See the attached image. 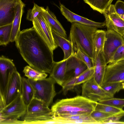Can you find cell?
Masks as SVG:
<instances>
[{
	"mask_svg": "<svg viewBox=\"0 0 124 124\" xmlns=\"http://www.w3.org/2000/svg\"><path fill=\"white\" fill-rule=\"evenodd\" d=\"M34 4L33 8L28 10L26 17L28 20L32 22L35 17L45 9L43 7L39 6L35 3Z\"/></svg>",
	"mask_w": 124,
	"mask_h": 124,
	"instance_id": "obj_34",
	"label": "cell"
},
{
	"mask_svg": "<svg viewBox=\"0 0 124 124\" xmlns=\"http://www.w3.org/2000/svg\"><path fill=\"white\" fill-rule=\"evenodd\" d=\"M124 116V113L113 115L106 118L101 124H112L114 122L119 121L120 119Z\"/></svg>",
	"mask_w": 124,
	"mask_h": 124,
	"instance_id": "obj_39",
	"label": "cell"
},
{
	"mask_svg": "<svg viewBox=\"0 0 124 124\" xmlns=\"http://www.w3.org/2000/svg\"><path fill=\"white\" fill-rule=\"evenodd\" d=\"M23 71L28 78L35 81L45 78L48 75L46 73L39 71L28 66L24 67Z\"/></svg>",
	"mask_w": 124,
	"mask_h": 124,
	"instance_id": "obj_27",
	"label": "cell"
},
{
	"mask_svg": "<svg viewBox=\"0 0 124 124\" xmlns=\"http://www.w3.org/2000/svg\"><path fill=\"white\" fill-rule=\"evenodd\" d=\"M123 37L124 39V36Z\"/></svg>",
	"mask_w": 124,
	"mask_h": 124,
	"instance_id": "obj_42",
	"label": "cell"
},
{
	"mask_svg": "<svg viewBox=\"0 0 124 124\" xmlns=\"http://www.w3.org/2000/svg\"><path fill=\"white\" fill-rule=\"evenodd\" d=\"M16 70L12 61L3 55L0 57V96L2 97L9 79Z\"/></svg>",
	"mask_w": 124,
	"mask_h": 124,
	"instance_id": "obj_12",
	"label": "cell"
},
{
	"mask_svg": "<svg viewBox=\"0 0 124 124\" xmlns=\"http://www.w3.org/2000/svg\"><path fill=\"white\" fill-rule=\"evenodd\" d=\"M113 0H84L94 10L102 14L108 8Z\"/></svg>",
	"mask_w": 124,
	"mask_h": 124,
	"instance_id": "obj_25",
	"label": "cell"
},
{
	"mask_svg": "<svg viewBox=\"0 0 124 124\" xmlns=\"http://www.w3.org/2000/svg\"><path fill=\"white\" fill-rule=\"evenodd\" d=\"M17 0H0V27L13 23Z\"/></svg>",
	"mask_w": 124,
	"mask_h": 124,
	"instance_id": "obj_13",
	"label": "cell"
},
{
	"mask_svg": "<svg viewBox=\"0 0 124 124\" xmlns=\"http://www.w3.org/2000/svg\"><path fill=\"white\" fill-rule=\"evenodd\" d=\"M15 41L21 56L30 66L40 72L51 73L54 62L53 51L34 26L20 31Z\"/></svg>",
	"mask_w": 124,
	"mask_h": 124,
	"instance_id": "obj_1",
	"label": "cell"
},
{
	"mask_svg": "<svg viewBox=\"0 0 124 124\" xmlns=\"http://www.w3.org/2000/svg\"><path fill=\"white\" fill-rule=\"evenodd\" d=\"M34 94L33 88L28 79L22 77L21 95L27 106L34 97Z\"/></svg>",
	"mask_w": 124,
	"mask_h": 124,
	"instance_id": "obj_24",
	"label": "cell"
},
{
	"mask_svg": "<svg viewBox=\"0 0 124 124\" xmlns=\"http://www.w3.org/2000/svg\"><path fill=\"white\" fill-rule=\"evenodd\" d=\"M76 77L70 76L67 79L62 86L64 94L66 95L68 91L73 89L75 86V83Z\"/></svg>",
	"mask_w": 124,
	"mask_h": 124,
	"instance_id": "obj_35",
	"label": "cell"
},
{
	"mask_svg": "<svg viewBox=\"0 0 124 124\" xmlns=\"http://www.w3.org/2000/svg\"><path fill=\"white\" fill-rule=\"evenodd\" d=\"M93 67L88 68L78 76L76 77L75 86L83 84L89 80L93 77Z\"/></svg>",
	"mask_w": 124,
	"mask_h": 124,
	"instance_id": "obj_30",
	"label": "cell"
},
{
	"mask_svg": "<svg viewBox=\"0 0 124 124\" xmlns=\"http://www.w3.org/2000/svg\"><path fill=\"white\" fill-rule=\"evenodd\" d=\"M51 113V109L45 102L35 97L27 106L26 113L27 114Z\"/></svg>",
	"mask_w": 124,
	"mask_h": 124,
	"instance_id": "obj_23",
	"label": "cell"
},
{
	"mask_svg": "<svg viewBox=\"0 0 124 124\" xmlns=\"http://www.w3.org/2000/svg\"><path fill=\"white\" fill-rule=\"evenodd\" d=\"M12 23L0 27V45L6 46L10 42Z\"/></svg>",
	"mask_w": 124,
	"mask_h": 124,
	"instance_id": "obj_28",
	"label": "cell"
},
{
	"mask_svg": "<svg viewBox=\"0 0 124 124\" xmlns=\"http://www.w3.org/2000/svg\"><path fill=\"white\" fill-rule=\"evenodd\" d=\"M60 9L62 15L68 21L71 23L77 22L86 25L95 27L98 28H103L106 26L105 22H95L77 15L70 11L62 4H60Z\"/></svg>",
	"mask_w": 124,
	"mask_h": 124,
	"instance_id": "obj_14",
	"label": "cell"
},
{
	"mask_svg": "<svg viewBox=\"0 0 124 124\" xmlns=\"http://www.w3.org/2000/svg\"><path fill=\"white\" fill-rule=\"evenodd\" d=\"M107 29L117 32L123 37L124 36V20L116 12L114 5L111 4L103 13Z\"/></svg>",
	"mask_w": 124,
	"mask_h": 124,
	"instance_id": "obj_10",
	"label": "cell"
},
{
	"mask_svg": "<svg viewBox=\"0 0 124 124\" xmlns=\"http://www.w3.org/2000/svg\"><path fill=\"white\" fill-rule=\"evenodd\" d=\"M124 82V60L107 65L102 84Z\"/></svg>",
	"mask_w": 124,
	"mask_h": 124,
	"instance_id": "obj_11",
	"label": "cell"
},
{
	"mask_svg": "<svg viewBox=\"0 0 124 124\" xmlns=\"http://www.w3.org/2000/svg\"><path fill=\"white\" fill-rule=\"evenodd\" d=\"M104 55L103 50L100 51L93 63V78L100 86L103 84L107 65Z\"/></svg>",
	"mask_w": 124,
	"mask_h": 124,
	"instance_id": "obj_15",
	"label": "cell"
},
{
	"mask_svg": "<svg viewBox=\"0 0 124 124\" xmlns=\"http://www.w3.org/2000/svg\"><path fill=\"white\" fill-rule=\"evenodd\" d=\"M122 82H117L102 84L101 86L103 89L113 95L123 89Z\"/></svg>",
	"mask_w": 124,
	"mask_h": 124,
	"instance_id": "obj_32",
	"label": "cell"
},
{
	"mask_svg": "<svg viewBox=\"0 0 124 124\" xmlns=\"http://www.w3.org/2000/svg\"><path fill=\"white\" fill-rule=\"evenodd\" d=\"M124 60V44L120 46L114 53L111 62L109 64L116 63Z\"/></svg>",
	"mask_w": 124,
	"mask_h": 124,
	"instance_id": "obj_37",
	"label": "cell"
},
{
	"mask_svg": "<svg viewBox=\"0 0 124 124\" xmlns=\"http://www.w3.org/2000/svg\"><path fill=\"white\" fill-rule=\"evenodd\" d=\"M28 79L34 89V97L44 101L49 107L56 94L54 80L50 77L36 81Z\"/></svg>",
	"mask_w": 124,
	"mask_h": 124,
	"instance_id": "obj_4",
	"label": "cell"
},
{
	"mask_svg": "<svg viewBox=\"0 0 124 124\" xmlns=\"http://www.w3.org/2000/svg\"><path fill=\"white\" fill-rule=\"evenodd\" d=\"M123 87V89H124V82L122 83Z\"/></svg>",
	"mask_w": 124,
	"mask_h": 124,
	"instance_id": "obj_41",
	"label": "cell"
},
{
	"mask_svg": "<svg viewBox=\"0 0 124 124\" xmlns=\"http://www.w3.org/2000/svg\"><path fill=\"white\" fill-rule=\"evenodd\" d=\"M77 58L84 62L88 68L93 67V62L92 59L87 54L79 49L73 53V54Z\"/></svg>",
	"mask_w": 124,
	"mask_h": 124,
	"instance_id": "obj_33",
	"label": "cell"
},
{
	"mask_svg": "<svg viewBox=\"0 0 124 124\" xmlns=\"http://www.w3.org/2000/svg\"><path fill=\"white\" fill-rule=\"evenodd\" d=\"M98 102L121 109H123L124 107V99L114 98L113 97L109 99H102Z\"/></svg>",
	"mask_w": 124,
	"mask_h": 124,
	"instance_id": "obj_31",
	"label": "cell"
},
{
	"mask_svg": "<svg viewBox=\"0 0 124 124\" xmlns=\"http://www.w3.org/2000/svg\"><path fill=\"white\" fill-rule=\"evenodd\" d=\"M106 34V31L102 30L97 29L96 31L94 39L95 59L99 52L103 50Z\"/></svg>",
	"mask_w": 124,
	"mask_h": 124,
	"instance_id": "obj_26",
	"label": "cell"
},
{
	"mask_svg": "<svg viewBox=\"0 0 124 124\" xmlns=\"http://www.w3.org/2000/svg\"><path fill=\"white\" fill-rule=\"evenodd\" d=\"M24 124H43L46 121L54 119L52 113L26 114L22 117Z\"/></svg>",
	"mask_w": 124,
	"mask_h": 124,
	"instance_id": "obj_22",
	"label": "cell"
},
{
	"mask_svg": "<svg viewBox=\"0 0 124 124\" xmlns=\"http://www.w3.org/2000/svg\"><path fill=\"white\" fill-rule=\"evenodd\" d=\"M91 115L92 117L98 122V124H101L106 118L113 115L95 110L91 113Z\"/></svg>",
	"mask_w": 124,
	"mask_h": 124,
	"instance_id": "obj_36",
	"label": "cell"
},
{
	"mask_svg": "<svg viewBox=\"0 0 124 124\" xmlns=\"http://www.w3.org/2000/svg\"><path fill=\"white\" fill-rule=\"evenodd\" d=\"M67 59L63 60L58 62H54L49 77L56 83L61 86L67 79L66 75Z\"/></svg>",
	"mask_w": 124,
	"mask_h": 124,
	"instance_id": "obj_18",
	"label": "cell"
},
{
	"mask_svg": "<svg viewBox=\"0 0 124 124\" xmlns=\"http://www.w3.org/2000/svg\"><path fill=\"white\" fill-rule=\"evenodd\" d=\"M97 27L77 22L71 23L69 39L73 53L79 49L88 55L93 62L95 58L94 39Z\"/></svg>",
	"mask_w": 124,
	"mask_h": 124,
	"instance_id": "obj_2",
	"label": "cell"
},
{
	"mask_svg": "<svg viewBox=\"0 0 124 124\" xmlns=\"http://www.w3.org/2000/svg\"><path fill=\"white\" fill-rule=\"evenodd\" d=\"M98 102L81 96L63 99L58 101L51 109L54 117L61 113L69 111L91 113L95 110Z\"/></svg>",
	"mask_w": 124,
	"mask_h": 124,
	"instance_id": "obj_3",
	"label": "cell"
},
{
	"mask_svg": "<svg viewBox=\"0 0 124 124\" xmlns=\"http://www.w3.org/2000/svg\"><path fill=\"white\" fill-rule=\"evenodd\" d=\"M124 44L123 37L113 30L107 29L103 48L104 56L106 63L109 64L117 48Z\"/></svg>",
	"mask_w": 124,
	"mask_h": 124,
	"instance_id": "obj_7",
	"label": "cell"
},
{
	"mask_svg": "<svg viewBox=\"0 0 124 124\" xmlns=\"http://www.w3.org/2000/svg\"><path fill=\"white\" fill-rule=\"evenodd\" d=\"M58 124H98L91 114L85 113L71 116L54 118Z\"/></svg>",
	"mask_w": 124,
	"mask_h": 124,
	"instance_id": "obj_16",
	"label": "cell"
},
{
	"mask_svg": "<svg viewBox=\"0 0 124 124\" xmlns=\"http://www.w3.org/2000/svg\"><path fill=\"white\" fill-rule=\"evenodd\" d=\"M24 4L21 0H17L16 6L15 15L12 25L10 42L15 41L20 31V25L22 16L24 12Z\"/></svg>",
	"mask_w": 124,
	"mask_h": 124,
	"instance_id": "obj_17",
	"label": "cell"
},
{
	"mask_svg": "<svg viewBox=\"0 0 124 124\" xmlns=\"http://www.w3.org/2000/svg\"><path fill=\"white\" fill-rule=\"evenodd\" d=\"M54 41L58 46H60L64 54L63 60L67 59L73 54V49L72 43L69 40L52 30Z\"/></svg>",
	"mask_w": 124,
	"mask_h": 124,
	"instance_id": "obj_21",
	"label": "cell"
},
{
	"mask_svg": "<svg viewBox=\"0 0 124 124\" xmlns=\"http://www.w3.org/2000/svg\"><path fill=\"white\" fill-rule=\"evenodd\" d=\"M95 110L112 115L124 113V110L112 106L102 104L98 102Z\"/></svg>",
	"mask_w": 124,
	"mask_h": 124,
	"instance_id": "obj_29",
	"label": "cell"
},
{
	"mask_svg": "<svg viewBox=\"0 0 124 124\" xmlns=\"http://www.w3.org/2000/svg\"><path fill=\"white\" fill-rule=\"evenodd\" d=\"M42 12L33 20L32 22L33 26L50 48L54 51L58 46L54 40L52 30L44 16Z\"/></svg>",
	"mask_w": 124,
	"mask_h": 124,
	"instance_id": "obj_9",
	"label": "cell"
},
{
	"mask_svg": "<svg viewBox=\"0 0 124 124\" xmlns=\"http://www.w3.org/2000/svg\"><path fill=\"white\" fill-rule=\"evenodd\" d=\"M22 79L17 70L10 76L3 96H0V101L4 103L5 107L21 94Z\"/></svg>",
	"mask_w": 124,
	"mask_h": 124,
	"instance_id": "obj_5",
	"label": "cell"
},
{
	"mask_svg": "<svg viewBox=\"0 0 124 124\" xmlns=\"http://www.w3.org/2000/svg\"><path fill=\"white\" fill-rule=\"evenodd\" d=\"M82 96L96 102L114 97L100 86L95 80L93 77L83 84Z\"/></svg>",
	"mask_w": 124,
	"mask_h": 124,
	"instance_id": "obj_6",
	"label": "cell"
},
{
	"mask_svg": "<svg viewBox=\"0 0 124 124\" xmlns=\"http://www.w3.org/2000/svg\"><path fill=\"white\" fill-rule=\"evenodd\" d=\"M114 7L116 12L124 20V2L118 0L114 5Z\"/></svg>",
	"mask_w": 124,
	"mask_h": 124,
	"instance_id": "obj_38",
	"label": "cell"
},
{
	"mask_svg": "<svg viewBox=\"0 0 124 124\" xmlns=\"http://www.w3.org/2000/svg\"><path fill=\"white\" fill-rule=\"evenodd\" d=\"M27 108L20 94L0 110V118L18 119L26 114Z\"/></svg>",
	"mask_w": 124,
	"mask_h": 124,
	"instance_id": "obj_8",
	"label": "cell"
},
{
	"mask_svg": "<svg viewBox=\"0 0 124 124\" xmlns=\"http://www.w3.org/2000/svg\"><path fill=\"white\" fill-rule=\"evenodd\" d=\"M0 124H23V121H20L18 119L12 118H0Z\"/></svg>",
	"mask_w": 124,
	"mask_h": 124,
	"instance_id": "obj_40",
	"label": "cell"
},
{
	"mask_svg": "<svg viewBox=\"0 0 124 124\" xmlns=\"http://www.w3.org/2000/svg\"><path fill=\"white\" fill-rule=\"evenodd\" d=\"M88 68L84 62L73 54L67 59L66 73L73 71V77H77Z\"/></svg>",
	"mask_w": 124,
	"mask_h": 124,
	"instance_id": "obj_20",
	"label": "cell"
},
{
	"mask_svg": "<svg viewBox=\"0 0 124 124\" xmlns=\"http://www.w3.org/2000/svg\"><path fill=\"white\" fill-rule=\"evenodd\" d=\"M42 13L52 30L67 39V36L66 31L54 14L50 10L48 7L47 6Z\"/></svg>",
	"mask_w": 124,
	"mask_h": 124,
	"instance_id": "obj_19",
	"label": "cell"
}]
</instances>
